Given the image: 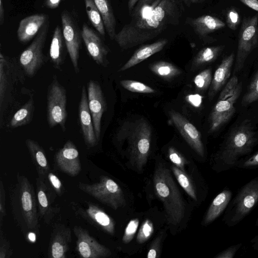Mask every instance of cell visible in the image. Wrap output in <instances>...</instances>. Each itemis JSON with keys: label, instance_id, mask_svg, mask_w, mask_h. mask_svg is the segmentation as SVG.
Returning a JSON list of instances; mask_svg holds the SVG:
<instances>
[{"label": "cell", "instance_id": "44", "mask_svg": "<svg viewBox=\"0 0 258 258\" xmlns=\"http://www.w3.org/2000/svg\"><path fill=\"white\" fill-rule=\"evenodd\" d=\"M241 244L233 245L224 250L217 254L216 258H232L234 257L236 251L240 247Z\"/></svg>", "mask_w": 258, "mask_h": 258}, {"label": "cell", "instance_id": "45", "mask_svg": "<svg viewBox=\"0 0 258 258\" xmlns=\"http://www.w3.org/2000/svg\"><path fill=\"white\" fill-rule=\"evenodd\" d=\"M202 96L199 94H189L185 97L186 101L192 106L196 107H199L202 102Z\"/></svg>", "mask_w": 258, "mask_h": 258}, {"label": "cell", "instance_id": "1", "mask_svg": "<svg viewBox=\"0 0 258 258\" xmlns=\"http://www.w3.org/2000/svg\"><path fill=\"white\" fill-rule=\"evenodd\" d=\"M183 11L178 0H139L131 13L130 22L115 36L123 49L157 37L170 25L179 23Z\"/></svg>", "mask_w": 258, "mask_h": 258}, {"label": "cell", "instance_id": "54", "mask_svg": "<svg viewBox=\"0 0 258 258\" xmlns=\"http://www.w3.org/2000/svg\"><path fill=\"white\" fill-rule=\"evenodd\" d=\"M256 225L257 226H258V218H257V220L256 222Z\"/></svg>", "mask_w": 258, "mask_h": 258}, {"label": "cell", "instance_id": "7", "mask_svg": "<svg viewBox=\"0 0 258 258\" xmlns=\"http://www.w3.org/2000/svg\"><path fill=\"white\" fill-rule=\"evenodd\" d=\"M79 187L102 203L116 210L126 205L123 192L119 185L107 176L101 177L92 184L80 183Z\"/></svg>", "mask_w": 258, "mask_h": 258}, {"label": "cell", "instance_id": "6", "mask_svg": "<svg viewBox=\"0 0 258 258\" xmlns=\"http://www.w3.org/2000/svg\"><path fill=\"white\" fill-rule=\"evenodd\" d=\"M242 89L236 76L232 77L221 92L210 115L209 132L213 133L226 123L235 112L234 104Z\"/></svg>", "mask_w": 258, "mask_h": 258}, {"label": "cell", "instance_id": "31", "mask_svg": "<svg viewBox=\"0 0 258 258\" xmlns=\"http://www.w3.org/2000/svg\"><path fill=\"white\" fill-rule=\"evenodd\" d=\"M222 45L207 47L201 49L194 57L191 70L214 61L224 49Z\"/></svg>", "mask_w": 258, "mask_h": 258}, {"label": "cell", "instance_id": "10", "mask_svg": "<svg viewBox=\"0 0 258 258\" xmlns=\"http://www.w3.org/2000/svg\"><path fill=\"white\" fill-rule=\"evenodd\" d=\"M258 43V14L244 18L240 30L234 72L243 67L248 55Z\"/></svg>", "mask_w": 258, "mask_h": 258}, {"label": "cell", "instance_id": "43", "mask_svg": "<svg viewBox=\"0 0 258 258\" xmlns=\"http://www.w3.org/2000/svg\"><path fill=\"white\" fill-rule=\"evenodd\" d=\"M161 238L162 235H160L154 240L148 252L147 256L148 258H156L158 257Z\"/></svg>", "mask_w": 258, "mask_h": 258}, {"label": "cell", "instance_id": "22", "mask_svg": "<svg viewBox=\"0 0 258 258\" xmlns=\"http://www.w3.org/2000/svg\"><path fill=\"white\" fill-rule=\"evenodd\" d=\"M188 24L199 36L205 37L225 27V24L220 19L211 15H203L196 18L187 19Z\"/></svg>", "mask_w": 258, "mask_h": 258}, {"label": "cell", "instance_id": "35", "mask_svg": "<svg viewBox=\"0 0 258 258\" xmlns=\"http://www.w3.org/2000/svg\"><path fill=\"white\" fill-rule=\"evenodd\" d=\"M258 99V69L247 88L246 93L242 98L241 104L248 105Z\"/></svg>", "mask_w": 258, "mask_h": 258}, {"label": "cell", "instance_id": "23", "mask_svg": "<svg viewBox=\"0 0 258 258\" xmlns=\"http://www.w3.org/2000/svg\"><path fill=\"white\" fill-rule=\"evenodd\" d=\"M65 48H67L62 28L57 25L54 29L52 37L49 55L54 67L60 71L65 59Z\"/></svg>", "mask_w": 258, "mask_h": 258}, {"label": "cell", "instance_id": "47", "mask_svg": "<svg viewBox=\"0 0 258 258\" xmlns=\"http://www.w3.org/2000/svg\"><path fill=\"white\" fill-rule=\"evenodd\" d=\"M258 165V152L248 159L243 164L244 167Z\"/></svg>", "mask_w": 258, "mask_h": 258}, {"label": "cell", "instance_id": "11", "mask_svg": "<svg viewBox=\"0 0 258 258\" xmlns=\"http://www.w3.org/2000/svg\"><path fill=\"white\" fill-rule=\"evenodd\" d=\"M61 21L67 50L75 72L78 74L79 72L78 60L82 39L81 32L76 22L67 11L62 12Z\"/></svg>", "mask_w": 258, "mask_h": 258}, {"label": "cell", "instance_id": "30", "mask_svg": "<svg viewBox=\"0 0 258 258\" xmlns=\"http://www.w3.org/2000/svg\"><path fill=\"white\" fill-rule=\"evenodd\" d=\"M26 144L33 161L35 163L38 172L42 174H45L49 168L44 150L34 140L27 139Z\"/></svg>", "mask_w": 258, "mask_h": 258}, {"label": "cell", "instance_id": "28", "mask_svg": "<svg viewBox=\"0 0 258 258\" xmlns=\"http://www.w3.org/2000/svg\"><path fill=\"white\" fill-rule=\"evenodd\" d=\"M34 109L33 99L30 98L14 114L10 122V127L17 128L29 123L32 120Z\"/></svg>", "mask_w": 258, "mask_h": 258}, {"label": "cell", "instance_id": "52", "mask_svg": "<svg viewBox=\"0 0 258 258\" xmlns=\"http://www.w3.org/2000/svg\"><path fill=\"white\" fill-rule=\"evenodd\" d=\"M28 237L31 242H35L36 240V235L34 232H30L28 233Z\"/></svg>", "mask_w": 258, "mask_h": 258}, {"label": "cell", "instance_id": "24", "mask_svg": "<svg viewBox=\"0 0 258 258\" xmlns=\"http://www.w3.org/2000/svg\"><path fill=\"white\" fill-rule=\"evenodd\" d=\"M231 196L230 190L225 189L215 198L205 216V225L212 223L222 214L230 202Z\"/></svg>", "mask_w": 258, "mask_h": 258}, {"label": "cell", "instance_id": "29", "mask_svg": "<svg viewBox=\"0 0 258 258\" xmlns=\"http://www.w3.org/2000/svg\"><path fill=\"white\" fill-rule=\"evenodd\" d=\"M37 199L39 203L40 213L46 222H49L52 218L54 211L49 205L46 195L47 188L43 180L39 177L37 179Z\"/></svg>", "mask_w": 258, "mask_h": 258}, {"label": "cell", "instance_id": "15", "mask_svg": "<svg viewBox=\"0 0 258 258\" xmlns=\"http://www.w3.org/2000/svg\"><path fill=\"white\" fill-rule=\"evenodd\" d=\"M74 231L77 237L78 251L83 257H107L111 254L108 248L99 243L85 229L76 226Z\"/></svg>", "mask_w": 258, "mask_h": 258}, {"label": "cell", "instance_id": "27", "mask_svg": "<svg viewBox=\"0 0 258 258\" xmlns=\"http://www.w3.org/2000/svg\"><path fill=\"white\" fill-rule=\"evenodd\" d=\"M90 219L110 234H113L115 230V223L112 219L103 211L94 205H90L87 210Z\"/></svg>", "mask_w": 258, "mask_h": 258}, {"label": "cell", "instance_id": "53", "mask_svg": "<svg viewBox=\"0 0 258 258\" xmlns=\"http://www.w3.org/2000/svg\"><path fill=\"white\" fill-rule=\"evenodd\" d=\"M186 5H190L192 4L197 3L204 0H182Z\"/></svg>", "mask_w": 258, "mask_h": 258}, {"label": "cell", "instance_id": "20", "mask_svg": "<svg viewBox=\"0 0 258 258\" xmlns=\"http://www.w3.org/2000/svg\"><path fill=\"white\" fill-rule=\"evenodd\" d=\"M234 57V53H231L224 58L215 71L208 92L210 100L213 99L229 78Z\"/></svg>", "mask_w": 258, "mask_h": 258}, {"label": "cell", "instance_id": "48", "mask_svg": "<svg viewBox=\"0 0 258 258\" xmlns=\"http://www.w3.org/2000/svg\"><path fill=\"white\" fill-rule=\"evenodd\" d=\"M249 8L258 12V0H239Z\"/></svg>", "mask_w": 258, "mask_h": 258}, {"label": "cell", "instance_id": "14", "mask_svg": "<svg viewBox=\"0 0 258 258\" xmlns=\"http://www.w3.org/2000/svg\"><path fill=\"white\" fill-rule=\"evenodd\" d=\"M88 100L92 117L95 135L98 141L101 135V121L106 108V103L99 83L91 80L88 84Z\"/></svg>", "mask_w": 258, "mask_h": 258}, {"label": "cell", "instance_id": "42", "mask_svg": "<svg viewBox=\"0 0 258 258\" xmlns=\"http://www.w3.org/2000/svg\"><path fill=\"white\" fill-rule=\"evenodd\" d=\"M240 22L238 13L235 9H230L227 13V24L228 27L235 30Z\"/></svg>", "mask_w": 258, "mask_h": 258}, {"label": "cell", "instance_id": "2", "mask_svg": "<svg viewBox=\"0 0 258 258\" xmlns=\"http://www.w3.org/2000/svg\"><path fill=\"white\" fill-rule=\"evenodd\" d=\"M151 136V125L143 117L124 121L116 132V142L119 145L127 144L130 162L139 171L147 162Z\"/></svg>", "mask_w": 258, "mask_h": 258}, {"label": "cell", "instance_id": "33", "mask_svg": "<svg viewBox=\"0 0 258 258\" xmlns=\"http://www.w3.org/2000/svg\"><path fill=\"white\" fill-rule=\"evenodd\" d=\"M151 71L155 75L165 79H170L181 73V70L168 62L159 61L150 66Z\"/></svg>", "mask_w": 258, "mask_h": 258}, {"label": "cell", "instance_id": "18", "mask_svg": "<svg viewBox=\"0 0 258 258\" xmlns=\"http://www.w3.org/2000/svg\"><path fill=\"white\" fill-rule=\"evenodd\" d=\"M79 117L85 143L88 147L95 146L98 141L95 135L85 86H83L82 89L79 106Z\"/></svg>", "mask_w": 258, "mask_h": 258}, {"label": "cell", "instance_id": "36", "mask_svg": "<svg viewBox=\"0 0 258 258\" xmlns=\"http://www.w3.org/2000/svg\"><path fill=\"white\" fill-rule=\"evenodd\" d=\"M120 85L125 89L133 92L153 93L155 90L150 86L140 82L123 80L120 81Z\"/></svg>", "mask_w": 258, "mask_h": 258}, {"label": "cell", "instance_id": "32", "mask_svg": "<svg viewBox=\"0 0 258 258\" xmlns=\"http://www.w3.org/2000/svg\"><path fill=\"white\" fill-rule=\"evenodd\" d=\"M85 9L88 19L99 34H105V29L101 15L93 0H84Z\"/></svg>", "mask_w": 258, "mask_h": 258}, {"label": "cell", "instance_id": "25", "mask_svg": "<svg viewBox=\"0 0 258 258\" xmlns=\"http://www.w3.org/2000/svg\"><path fill=\"white\" fill-rule=\"evenodd\" d=\"M103 20L105 30L110 39L114 40L116 36V20L109 0H93Z\"/></svg>", "mask_w": 258, "mask_h": 258}, {"label": "cell", "instance_id": "40", "mask_svg": "<svg viewBox=\"0 0 258 258\" xmlns=\"http://www.w3.org/2000/svg\"><path fill=\"white\" fill-rule=\"evenodd\" d=\"M139 220L134 218L130 221L126 226L122 237V241L127 244L133 239L139 227Z\"/></svg>", "mask_w": 258, "mask_h": 258}, {"label": "cell", "instance_id": "4", "mask_svg": "<svg viewBox=\"0 0 258 258\" xmlns=\"http://www.w3.org/2000/svg\"><path fill=\"white\" fill-rule=\"evenodd\" d=\"M17 183L11 194V203L14 216L24 231L35 230L38 226L37 211L33 186L24 176L17 177Z\"/></svg>", "mask_w": 258, "mask_h": 258}, {"label": "cell", "instance_id": "3", "mask_svg": "<svg viewBox=\"0 0 258 258\" xmlns=\"http://www.w3.org/2000/svg\"><path fill=\"white\" fill-rule=\"evenodd\" d=\"M153 185L156 196L163 203L168 223L177 226L184 218L185 204L170 170L164 165L156 166Z\"/></svg>", "mask_w": 258, "mask_h": 258}, {"label": "cell", "instance_id": "37", "mask_svg": "<svg viewBox=\"0 0 258 258\" xmlns=\"http://www.w3.org/2000/svg\"><path fill=\"white\" fill-rule=\"evenodd\" d=\"M212 80L210 69H206L198 74L194 78V82L197 90L203 92L210 86Z\"/></svg>", "mask_w": 258, "mask_h": 258}, {"label": "cell", "instance_id": "5", "mask_svg": "<svg viewBox=\"0 0 258 258\" xmlns=\"http://www.w3.org/2000/svg\"><path fill=\"white\" fill-rule=\"evenodd\" d=\"M257 139L252 123L245 119L231 132L221 153L227 164H234L238 158L251 151Z\"/></svg>", "mask_w": 258, "mask_h": 258}, {"label": "cell", "instance_id": "9", "mask_svg": "<svg viewBox=\"0 0 258 258\" xmlns=\"http://www.w3.org/2000/svg\"><path fill=\"white\" fill-rule=\"evenodd\" d=\"M49 26V19L46 22L35 37L32 42L21 54L20 64L25 74L34 77L45 62V57L43 53Z\"/></svg>", "mask_w": 258, "mask_h": 258}, {"label": "cell", "instance_id": "26", "mask_svg": "<svg viewBox=\"0 0 258 258\" xmlns=\"http://www.w3.org/2000/svg\"><path fill=\"white\" fill-rule=\"evenodd\" d=\"M70 232L68 229L59 230L53 236L51 242V254L54 258L66 257V252L69 249V242L70 239Z\"/></svg>", "mask_w": 258, "mask_h": 258}, {"label": "cell", "instance_id": "17", "mask_svg": "<svg viewBox=\"0 0 258 258\" xmlns=\"http://www.w3.org/2000/svg\"><path fill=\"white\" fill-rule=\"evenodd\" d=\"M55 162L61 170L70 175L75 176L81 171L78 151L70 140L56 153Z\"/></svg>", "mask_w": 258, "mask_h": 258}, {"label": "cell", "instance_id": "41", "mask_svg": "<svg viewBox=\"0 0 258 258\" xmlns=\"http://www.w3.org/2000/svg\"><path fill=\"white\" fill-rule=\"evenodd\" d=\"M168 157L175 166L184 171L186 161L180 153L172 147L168 149Z\"/></svg>", "mask_w": 258, "mask_h": 258}, {"label": "cell", "instance_id": "21", "mask_svg": "<svg viewBox=\"0 0 258 258\" xmlns=\"http://www.w3.org/2000/svg\"><path fill=\"white\" fill-rule=\"evenodd\" d=\"M168 39L162 38L152 43L142 46L135 51L131 58L121 67L118 71H125L160 51L168 43Z\"/></svg>", "mask_w": 258, "mask_h": 258}, {"label": "cell", "instance_id": "34", "mask_svg": "<svg viewBox=\"0 0 258 258\" xmlns=\"http://www.w3.org/2000/svg\"><path fill=\"white\" fill-rule=\"evenodd\" d=\"M172 170L178 182L182 188L190 198L197 201V196L196 190L188 176L184 171L175 166L172 167Z\"/></svg>", "mask_w": 258, "mask_h": 258}, {"label": "cell", "instance_id": "55", "mask_svg": "<svg viewBox=\"0 0 258 258\" xmlns=\"http://www.w3.org/2000/svg\"><path fill=\"white\" fill-rule=\"evenodd\" d=\"M257 243H258V239H257Z\"/></svg>", "mask_w": 258, "mask_h": 258}, {"label": "cell", "instance_id": "51", "mask_svg": "<svg viewBox=\"0 0 258 258\" xmlns=\"http://www.w3.org/2000/svg\"><path fill=\"white\" fill-rule=\"evenodd\" d=\"M139 0H128L127 7L130 14H131Z\"/></svg>", "mask_w": 258, "mask_h": 258}, {"label": "cell", "instance_id": "50", "mask_svg": "<svg viewBox=\"0 0 258 258\" xmlns=\"http://www.w3.org/2000/svg\"><path fill=\"white\" fill-rule=\"evenodd\" d=\"M4 6L3 0H0V24L2 25L4 23Z\"/></svg>", "mask_w": 258, "mask_h": 258}, {"label": "cell", "instance_id": "8", "mask_svg": "<svg viewBox=\"0 0 258 258\" xmlns=\"http://www.w3.org/2000/svg\"><path fill=\"white\" fill-rule=\"evenodd\" d=\"M67 100L66 90L54 78L47 93V119L50 127L59 125L63 132L66 131Z\"/></svg>", "mask_w": 258, "mask_h": 258}, {"label": "cell", "instance_id": "46", "mask_svg": "<svg viewBox=\"0 0 258 258\" xmlns=\"http://www.w3.org/2000/svg\"><path fill=\"white\" fill-rule=\"evenodd\" d=\"M48 177L53 186L60 193L61 183L57 177L50 173L48 175Z\"/></svg>", "mask_w": 258, "mask_h": 258}, {"label": "cell", "instance_id": "38", "mask_svg": "<svg viewBox=\"0 0 258 258\" xmlns=\"http://www.w3.org/2000/svg\"><path fill=\"white\" fill-rule=\"evenodd\" d=\"M154 232L153 222L149 219H146L142 223L137 236V242L142 244L147 241Z\"/></svg>", "mask_w": 258, "mask_h": 258}, {"label": "cell", "instance_id": "19", "mask_svg": "<svg viewBox=\"0 0 258 258\" xmlns=\"http://www.w3.org/2000/svg\"><path fill=\"white\" fill-rule=\"evenodd\" d=\"M48 19V16L44 14L32 15L22 19L17 31L19 41L22 43L30 41L37 35Z\"/></svg>", "mask_w": 258, "mask_h": 258}, {"label": "cell", "instance_id": "39", "mask_svg": "<svg viewBox=\"0 0 258 258\" xmlns=\"http://www.w3.org/2000/svg\"><path fill=\"white\" fill-rule=\"evenodd\" d=\"M6 58L3 54L0 53V103L2 105L4 96L6 91L8 80L5 67Z\"/></svg>", "mask_w": 258, "mask_h": 258}, {"label": "cell", "instance_id": "16", "mask_svg": "<svg viewBox=\"0 0 258 258\" xmlns=\"http://www.w3.org/2000/svg\"><path fill=\"white\" fill-rule=\"evenodd\" d=\"M81 34L87 50L93 59L98 64L106 66L108 63L107 55L109 49L98 33L84 23Z\"/></svg>", "mask_w": 258, "mask_h": 258}, {"label": "cell", "instance_id": "13", "mask_svg": "<svg viewBox=\"0 0 258 258\" xmlns=\"http://www.w3.org/2000/svg\"><path fill=\"white\" fill-rule=\"evenodd\" d=\"M170 120L189 146L200 156H204V148L201 135L196 127L180 113L171 110L169 112Z\"/></svg>", "mask_w": 258, "mask_h": 258}, {"label": "cell", "instance_id": "12", "mask_svg": "<svg viewBox=\"0 0 258 258\" xmlns=\"http://www.w3.org/2000/svg\"><path fill=\"white\" fill-rule=\"evenodd\" d=\"M258 202V177L245 185L236 197L231 222L237 223L245 217Z\"/></svg>", "mask_w": 258, "mask_h": 258}, {"label": "cell", "instance_id": "49", "mask_svg": "<svg viewBox=\"0 0 258 258\" xmlns=\"http://www.w3.org/2000/svg\"><path fill=\"white\" fill-rule=\"evenodd\" d=\"M61 0H45V4L46 7L51 9L57 8L59 5Z\"/></svg>", "mask_w": 258, "mask_h": 258}]
</instances>
